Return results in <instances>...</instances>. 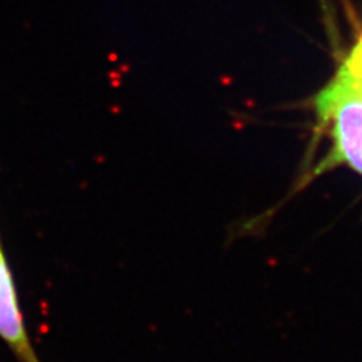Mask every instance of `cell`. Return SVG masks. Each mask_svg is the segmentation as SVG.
Segmentation results:
<instances>
[{"label":"cell","mask_w":362,"mask_h":362,"mask_svg":"<svg viewBox=\"0 0 362 362\" xmlns=\"http://www.w3.org/2000/svg\"><path fill=\"white\" fill-rule=\"evenodd\" d=\"M317 121L332 137V149L320 171L347 165L362 175V92L340 67L314 100Z\"/></svg>","instance_id":"obj_1"},{"label":"cell","mask_w":362,"mask_h":362,"mask_svg":"<svg viewBox=\"0 0 362 362\" xmlns=\"http://www.w3.org/2000/svg\"><path fill=\"white\" fill-rule=\"evenodd\" d=\"M341 67L352 76V79L355 80V83L358 85V88L362 92V62L355 64V62H347V60H344Z\"/></svg>","instance_id":"obj_3"},{"label":"cell","mask_w":362,"mask_h":362,"mask_svg":"<svg viewBox=\"0 0 362 362\" xmlns=\"http://www.w3.org/2000/svg\"><path fill=\"white\" fill-rule=\"evenodd\" d=\"M0 251H2V246H0Z\"/></svg>","instance_id":"obj_5"},{"label":"cell","mask_w":362,"mask_h":362,"mask_svg":"<svg viewBox=\"0 0 362 362\" xmlns=\"http://www.w3.org/2000/svg\"><path fill=\"white\" fill-rule=\"evenodd\" d=\"M0 337L20 362H40L24 327L9 266L0 251Z\"/></svg>","instance_id":"obj_2"},{"label":"cell","mask_w":362,"mask_h":362,"mask_svg":"<svg viewBox=\"0 0 362 362\" xmlns=\"http://www.w3.org/2000/svg\"><path fill=\"white\" fill-rule=\"evenodd\" d=\"M344 60H347V62H355V64L362 62V34L359 35L356 44H355L353 48L349 51V56H347Z\"/></svg>","instance_id":"obj_4"}]
</instances>
